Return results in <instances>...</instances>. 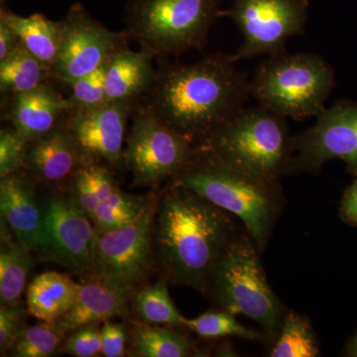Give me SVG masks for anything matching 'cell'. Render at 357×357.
I'll return each instance as SVG.
<instances>
[{"label":"cell","instance_id":"obj_1","mask_svg":"<svg viewBox=\"0 0 357 357\" xmlns=\"http://www.w3.org/2000/svg\"><path fill=\"white\" fill-rule=\"evenodd\" d=\"M236 64L231 55L215 53L194 64L161 67L143 107L201 147L251 98L248 75Z\"/></svg>","mask_w":357,"mask_h":357},{"label":"cell","instance_id":"obj_2","mask_svg":"<svg viewBox=\"0 0 357 357\" xmlns=\"http://www.w3.org/2000/svg\"><path fill=\"white\" fill-rule=\"evenodd\" d=\"M239 230L234 215L171 183L160 195L154 253L163 276L206 295L215 267Z\"/></svg>","mask_w":357,"mask_h":357},{"label":"cell","instance_id":"obj_3","mask_svg":"<svg viewBox=\"0 0 357 357\" xmlns=\"http://www.w3.org/2000/svg\"><path fill=\"white\" fill-rule=\"evenodd\" d=\"M171 183L196 192L238 218L261 253L286 203L280 183L251 177L202 149Z\"/></svg>","mask_w":357,"mask_h":357},{"label":"cell","instance_id":"obj_4","mask_svg":"<svg viewBox=\"0 0 357 357\" xmlns=\"http://www.w3.org/2000/svg\"><path fill=\"white\" fill-rule=\"evenodd\" d=\"M199 148L246 175L280 183L291 174L295 139L286 117L258 105L239 110Z\"/></svg>","mask_w":357,"mask_h":357},{"label":"cell","instance_id":"obj_5","mask_svg":"<svg viewBox=\"0 0 357 357\" xmlns=\"http://www.w3.org/2000/svg\"><path fill=\"white\" fill-rule=\"evenodd\" d=\"M260 251L246 231H239L211 275L206 295L223 311L243 314L275 342L287 310L270 286Z\"/></svg>","mask_w":357,"mask_h":357},{"label":"cell","instance_id":"obj_6","mask_svg":"<svg viewBox=\"0 0 357 357\" xmlns=\"http://www.w3.org/2000/svg\"><path fill=\"white\" fill-rule=\"evenodd\" d=\"M335 86V70L314 53L269 57L250 81V96L275 114L295 121L318 116Z\"/></svg>","mask_w":357,"mask_h":357},{"label":"cell","instance_id":"obj_7","mask_svg":"<svg viewBox=\"0 0 357 357\" xmlns=\"http://www.w3.org/2000/svg\"><path fill=\"white\" fill-rule=\"evenodd\" d=\"M220 0H132L126 33L153 57L201 49L220 17Z\"/></svg>","mask_w":357,"mask_h":357},{"label":"cell","instance_id":"obj_8","mask_svg":"<svg viewBox=\"0 0 357 357\" xmlns=\"http://www.w3.org/2000/svg\"><path fill=\"white\" fill-rule=\"evenodd\" d=\"M199 151V147L140 107L126 138L123 163L134 184L157 188L172 181Z\"/></svg>","mask_w":357,"mask_h":357},{"label":"cell","instance_id":"obj_9","mask_svg":"<svg viewBox=\"0 0 357 357\" xmlns=\"http://www.w3.org/2000/svg\"><path fill=\"white\" fill-rule=\"evenodd\" d=\"M160 195L148 197L142 210L128 225L98 234L93 274L136 291L156 265L154 225Z\"/></svg>","mask_w":357,"mask_h":357},{"label":"cell","instance_id":"obj_10","mask_svg":"<svg viewBox=\"0 0 357 357\" xmlns=\"http://www.w3.org/2000/svg\"><path fill=\"white\" fill-rule=\"evenodd\" d=\"M307 6V0H234L229 10L220 13V17L231 18L243 33V43L232 59L238 62L287 53V40L304 33Z\"/></svg>","mask_w":357,"mask_h":357},{"label":"cell","instance_id":"obj_11","mask_svg":"<svg viewBox=\"0 0 357 357\" xmlns=\"http://www.w3.org/2000/svg\"><path fill=\"white\" fill-rule=\"evenodd\" d=\"M98 232L72 196L57 194L43 203V227L36 252L45 261L86 276L95 266Z\"/></svg>","mask_w":357,"mask_h":357},{"label":"cell","instance_id":"obj_12","mask_svg":"<svg viewBox=\"0 0 357 357\" xmlns=\"http://www.w3.org/2000/svg\"><path fill=\"white\" fill-rule=\"evenodd\" d=\"M291 173L317 174L326 162L338 159L357 176V102L342 100L317 116V122L294 136Z\"/></svg>","mask_w":357,"mask_h":357},{"label":"cell","instance_id":"obj_13","mask_svg":"<svg viewBox=\"0 0 357 357\" xmlns=\"http://www.w3.org/2000/svg\"><path fill=\"white\" fill-rule=\"evenodd\" d=\"M126 34L110 31L86 13L81 4L70 7L62 21L57 57L51 72L70 84L107 64L116 52L124 49Z\"/></svg>","mask_w":357,"mask_h":357},{"label":"cell","instance_id":"obj_14","mask_svg":"<svg viewBox=\"0 0 357 357\" xmlns=\"http://www.w3.org/2000/svg\"><path fill=\"white\" fill-rule=\"evenodd\" d=\"M130 102H107L95 109L73 107L62 119L88 163H123Z\"/></svg>","mask_w":357,"mask_h":357},{"label":"cell","instance_id":"obj_15","mask_svg":"<svg viewBox=\"0 0 357 357\" xmlns=\"http://www.w3.org/2000/svg\"><path fill=\"white\" fill-rule=\"evenodd\" d=\"M134 293L132 289L100 275H86L79 283L72 307L57 323L66 333H70L91 324L128 318Z\"/></svg>","mask_w":357,"mask_h":357},{"label":"cell","instance_id":"obj_16","mask_svg":"<svg viewBox=\"0 0 357 357\" xmlns=\"http://www.w3.org/2000/svg\"><path fill=\"white\" fill-rule=\"evenodd\" d=\"M0 215L2 225L13 236L36 252L43 227V204L31 178L20 171L0 178Z\"/></svg>","mask_w":357,"mask_h":357},{"label":"cell","instance_id":"obj_17","mask_svg":"<svg viewBox=\"0 0 357 357\" xmlns=\"http://www.w3.org/2000/svg\"><path fill=\"white\" fill-rule=\"evenodd\" d=\"M89 164L61 121L51 131L30 141L25 169L48 185L69 183L82 167Z\"/></svg>","mask_w":357,"mask_h":357},{"label":"cell","instance_id":"obj_18","mask_svg":"<svg viewBox=\"0 0 357 357\" xmlns=\"http://www.w3.org/2000/svg\"><path fill=\"white\" fill-rule=\"evenodd\" d=\"M73 107L70 98L44 84L33 91L14 95L8 116L13 128L32 141L57 126Z\"/></svg>","mask_w":357,"mask_h":357},{"label":"cell","instance_id":"obj_19","mask_svg":"<svg viewBox=\"0 0 357 357\" xmlns=\"http://www.w3.org/2000/svg\"><path fill=\"white\" fill-rule=\"evenodd\" d=\"M153 56L144 51L121 49L105 67L107 102H130L144 95L153 82Z\"/></svg>","mask_w":357,"mask_h":357},{"label":"cell","instance_id":"obj_20","mask_svg":"<svg viewBox=\"0 0 357 357\" xmlns=\"http://www.w3.org/2000/svg\"><path fill=\"white\" fill-rule=\"evenodd\" d=\"M79 283L70 275L47 271L33 279L26 294L30 314L42 321L55 323L63 318L76 300Z\"/></svg>","mask_w":357,"mask_h":357},{"label":"cell","instance_id":"obj_21","mask_svg":"<svg viewBox=\"0 0 357 357\" xmlns=\"http://www.w3.org/2000/svg\"><path fill=\"white\" fill-rule=\"evenodd\" d=\"M0 21L15 32L26 50L52 69L60 45L62 21L50 20L39 13L21 16L4 8L0 11Z\"/></svg>","mask_w":357,"mask_h":357},{"label":"cell","instance_id":"obj_22","mask_svg":"<svg viewBox=\"0 0 357 357\" xmlns=\"http://www.w3.org/2000/svg\"><path fill=\"white\" fill-rule=\"evenodd\" d=\"M34 265L32 251L22 245L1 223L0 248V303L1 306L20 304L28 276Z\"/></svg>","mask_w":357,"mask_h":357},{"label":"cell","instance_id":"obj_23","mask_svg":"<svg viewBox=\"0 0 357 357\" xmlns=\"http://www.w3.org/2000/svg\"><path fill=\"white\" fill-rule=\"evenodd\" d=\"M171 326L133 323L128 328L129 342L133 356L139 357H185L196 352L194 342L171 330Z\"/></svg>","mask_w":357,"mask_h":357},{"label":"cell","instance_id":"obj_24","mask_svg":"<svg viewBox=\"0 0 357 357\" xmlns=\"http://www.w3.org/2000/svg\"><path fill=\"white\" fill-rule=\"evenodd\" d=\"M168 282L163 276L153 285L138 288L131 300L134 314L140 321L149 325L185 328L187 319L174 304L169 294Z\"/></svg>","mask_w":357,"mask_h":357},{"label":"cell","instance_id":"obj_25","mask_svg":"<svg viewBox=\"0 0 357 357\" xmlns=\"http://www.w3.org/2000/svg\"><path fill=\"white\" fill-rule=\"evenodd\" d=\"M51 70L20 45L0 61V89L9 95L26 93L45 84Z\"/></svg>","mask_w":357,"mask_h":357},{"label":"cell","instance_id":"obj_26","mask_svg":"<svg viewBox=\"0 0 357 357\" xmlns=\"http://www.w3.org/2000/svg\"><path fill=\"white\" fill-rule=\"evenodd\" d=\"M321 349L316 332L306 316L287 311L270 357H317Z\"/></svg>","mask_w":357,"mask_h":357},{"label":"cell","instance_id":"obj_27","mask_svg":"<svg viewBox=\"0 0 357 357\" xmlns=\"http://www.w3.org/2000/svg\"><path fill=\"white\" fill-rule=\"evenodd\" d=\"M148 197H136L116 190L109 198L100 202L91 220L98 234L128 225L142 210Z\"/></svg>","mask_w":357,"mask_h":357},{"label":"cell","instance_id":"obj_28","mask_svg":"<svg viewBox=\"0 0 357 357\" xmlns=\"http://www.w3.org/2000/svg\"><path fill=\"white\" fill-rule=\"evenodd\" d=\"M185 328L203 338L236 337L243 340L264 342V333L255 332L238 323L234 314L223 310H211L194 319H187Z\"/></svg>","mask_w":357,"mask_h":357},{"label":"cell","instance_id":"obj_29","mask_svg":"<svg viewBox=\"0 0 357 357\" xmlns=\"http://www.w3.org/2000/svg\"><path fill=\"white\" fill-rule=\"evenodd\" d=\"M67 333L59 326L57 321H43L27 326L7 352L6 356L13 357H49L54 356L62 347Z\"/></svg>","mask_w":357,"mask_h":357},{"label":"cell","instance_id":"obj_30","mask_svg":"<svg viewBox=\"0 0 357 357\" xmlns=\"http://www.w3.org/2000/svg\"><path fill=\"white\" fill-rule=\"evenodd\" d=\"M107 64L102 66L95 72L79 77L69 84L72 91L70 100H72L74 109H95L107 103V93H105Z\"/></svg>","mask_w":357,"mask_h":357},{"label":"cell","instance_id":"obj_31","mask_svg":"<svg viewBox=\"0 0 357 357\" xmlns=\"http://www.w3.org/2000/svg\"><path fill=\"white\" fill-rule=\"evenodd\" d=\"M29 142L14 128L2 129L0 132V178L20 172L24 168Z\"/></svg>","mask_w":357,"mask_h":357},{"label":"cell","instance_id":"obj_32","mask_svg":"<svg viewBox=\"0 0 357 357\" xmlns=\"http://www.w3.org/2000/svg\"><path fill=\"white\" fill-rule=\"evenodd\" d=\"M61 351L76 357H93L102 354V335L98 324L77 328L63 342Z\"/></svg>","mask_w":357,"mask_h":357},{"label":"cell","instance_id":"obj_33","mask_svg":"<svg viewBox=\"0 0 357 357\" xmlns=\"http://www.w3.org/2000/svg\"><path fill=\"white\" fill-rule=\"evenodd\" d=\"M27 312L22 306L0 307V352L6 356L24 332Z\"/></svg>","mask_w":357,"mask_h":357},{"label":"cell","instance_id":"obj_34","mask_svg":"<svg viewBox=\"0 0 357 357\" xmlns=\"http://www.w3.org/2000/svg\"><path fill=\"white\" fill-rule=\"evenodd\" d=\"M102 335V356L121 357L126 356V342L129 340L128 328L123 324L103 321L100 328Z\"/></svg>","mask_w":357,"mask_h":357},{"label":"cell","instance_id":"obj_35","mask_svg":"<svg viewBox=\"0 0 357 357\" xmlns=\"http://www.w3.org/2000/svg\"><path fill=\"white\" fill-rule=\"evenodd\" d=\"M340 218L345 225L357 227V176L345 189L340 201Z\"/></svg>","mask_w":357,"mask_h":357},{"label":"cell","instance_id":"obj_36","mask_svg":"<svg viewBox=\"0 0 357 357\" xmlns=\"http://www.w3.org/2000/svg\"><path fill=\"white\" fill-rule=\"evenodd\" d=\"M20 44L15 32L6 23L0 21V61L10 55Z\"/></svg>","mask_w":357,"mask_h":357},{"label":"cell","instance_id":"obj_37","mask_svg":"<svg viewBox=\"0 0 357 357\" xmlns=\"http://www.w3.org/2000/svg\"><path fill=\"white\" fill-rule=\"evenodd\" d=\"M344 354L345 356L357 357V332L345 344Z\"/></svg>","mask_w":357,"mask_h":357}]
</instances>
